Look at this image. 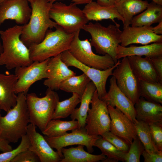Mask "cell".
Returning a JSON list of instances; mask_svg holds the SVG:
<instances>
[{"mask_svg":"<svg viewBox=\"0 0 162 162\" xmlns=\"http://www.w3.org/2000/svg\"><path fill=\"white\" fill-rule=\"evenodd\" d=\"M49 2H54L56 1H60L63 0H47ZM74 2L75 4L77 5L88 4L92 1L93 0H71Z\"/></svg>","mask_w":162,"mask_h":162,"instance_id":"44","label":"cell"},{"mask_svg":"<svg viewBox=\"0 0 162 162\" xmlns=\"http://www.w3.org/2000/svg\"><path fill=\"white\" fill-rule=\"evenodd\" d=\"M46 72L48 77L44 80V84L53 90H59L63 81L76 74L62 61L61 54L49 58Z\"/></svg>","mask_w":162,"mask_h":162,"instance_id":"19","label":"cell"},{"mask_svg":"<svg viewBox=\"0 0 162 162\" xmlns=\"http://www.w3.org/2000/svg\"><path fill=\"white\" fill-rule=\"evenodd\" d=\"M154 142L158 150L162 151V123L149 124Z\"/></svg>","mask_w":162,"mask_h":162,"instance_id":"38","label":"cell"},{"mask_svg":"<svg viewBox=\"0 0 162 162\" xmlns=\"http://www.w3.org/2000/svg\"><path fill=\"white\" fill-rule=\"evenodd\" d=\"M152 30L153 32L157 34H162V21L159 23L157 26L152 27Z\"/></svg>","mask_w":162,"mask_h":162,"instance_id":"45","label":"cell"},{"mask_svg":"<svg viewBox=\"0 0 162 162\" xmlns=\"http://www.w3.org/2000/svg\"><path fill=\"white\" fill-rule=\"evenodd\" d=\"M99 5L104 6H115V0H97V2Z\"/></svg>","mask_w":162,"mask_h":162,"instance_id":"43","label":"cell"},{"mask_svg":"<svg viewBox=\"0 0 162 162\" xmlns=\"http://www.w3.org/2000/svg\"><path fill=\"white\" fill-rule=\"evenodd\" d=\"M9 143L7 140L0 137V151L4 152L12 150Z\"/></svg>","mask_w":162,"mask_h":162,"instance_id":"42","label":"cell"},{"mask_svg":"<svg viewBox=\"0 0 162 162\" xmlns=\"http://www.w3.org/2000/svg\"><path fill=\"white\" fill-rule=\"evenodd\" d=\"M32 9L28 22L22 25L20 39L28 48L41 42L49 29L57 24L50 19V9L53 2L47 0H28Z\"/></svg>","mask_w":162,"mask_h":162,"instance_id":"1","label":"cell"},{"mask_svg":"<svg viewBox=\"0 0 162 162\" xmlns=\"http://www.w3.org/2000/svg\"><path fill=\"white\" fill-rule=\"evenodd\" d=\"M77 120L62 121L52 119L48 123L42 133L49 136H58L63 135L68 131H73L78 128Z\"/></svg>","mask_w":162,"mask_h":162,"instance_id":"29","label":"cell"},{"mask_svg":"<svg viewBox=\"0 0 162 162\" xmlns=\"http://www.w3.org/2000/svg\"><path fill=\"white\" fill-rule=\"evenodd\" d=\"M112 76L118 88L134 105L140 97V80L133 73L128 57L122 58L113 70Z\"/></svg>","mask_w":162,"mask_h":162,"instance_id":"11","label":"cell"},{"mask_svg":"<svg viewBox=\"0 0 162 162\" xmlns=\"http://www.w3.org/2000/svg\"><path fill=\"white\" fill-rule=\"evenodd\" d=\"M151 26L123 28L121 35L120 45L126 47L132 44L143 45L151 43L162 42V35L154 34Z\"/></svg>","mask_w":162,"mask_h":162,"instance_id":"17","label":"cell"},{"mask_svg":"<svg viewBox=\"0 0 162 162\" xmlns=\"http://www.w3.org/2000/svg\"><path fill=\"white\" fill-rule=\"evenodd\" d=\"M120 27L119 24H110L105 27L98 22H90L85 25L82 29L90 34V43L96 52L102 55H109L116 64L118 61L116 49L121 43L122 32Z\"/></svg>","mask_w":162,"mask_h":162,"instance_id":"5","label":"cell"},{"mask_svg":"<svg viewBox=\"0 0 162 162\" xmlns=\"http://www.w3.org/2000/svg\"><path fill=\"white\" fill-rule=\"evenodd\" d=\"M59 100L57 93L48 88L46 91V95L42 98L38 97L35 93L27 94L26 102L29 123L42 131L52 119L56 104Z\"/></svg>","mask_w":162,"mask_h":162,"instance_id":"6","label":"cell"},{"mask_svg":"<svg viewBox=\"0 0 162 162\" xmlns=\"http://www.w3.org/2000/svg\"><path fill=\"white\" fill-rule=\"evenodd\" d=\"M110 83L108 92L100 99L107 106L118 109L134 122L136 120L134 104L118 88L113 76L110 79Z\"/></svg>","mask_w":162,"mask_h":162,"instance_id":"18","label":"cell"},{"mask_svg":"<svg viewBox=\"0 0 162 162\" xmlns=\"http://www.w3.org/2000/svg\"><path fill=\"white\" fill-rule=\"evenodd\" d=\"M62 61L68 67H74L82 71L95 85L99 98L101 99L106 94V84L108 78L112 75L115 68L120 64L117 62L112 67L105 70H100L87 66L79 62L71 55L68 50L61 54Z\"/></svg>","mask_w":162,"mask_h":162,"instance_id":"10","label":"cell"},{"mask_svg":"<svg viewBox=\"0 0 162 162\" xmlns=\"http://www.w3.org/2000/svg\"><path fill=\"white\" fill-rule=\"evenodd\" d=\"M80 31L74 34L68 50L74 57L87 66L100 70H105L113 67L115 64L112 57L108 54L100 56L95 54L88 39H80Z\"/></svg>","mask_w":162,"mask_h":162,"instance_id":"8","label":"cell"},{"mask_svg":"<svg viewBox=\"0 0 162 162\" xmlns=\"http://www.w3.org/2000/svg\"><path fill=\"white\" fill-rule=\"evenodd\" d=\"M144 162H162V152L158 153H150L145 150L142 152Z\"/></svg>","mask_w":162,"mask_h":162,"instance_id":"40","label":"cell"},{"mask_svg":"<svg viewBox=\"0 0 162 162\" xmlns=\"http://www.w3.org/2000/svg\"><path fill=\"white\" fill-rule=\"evenodd\" d=\"M144 150L143 145L137 136L130 144L129 151L126 153L124 162H140V157Z\"/></svg>","mask_w":162,"mask_h":162,"instance_id":"36","label":"cell"},{"mask_svg":"<svg viewBox=\"0 0 162 162\" xmlns=\"http://www.w3.org/2000/svg\"><path fill=\"white\" fill-rule=\"evenodd\" d=\"M96 90L95 85L91 81L88 84L81 97L79 107L76 108L70 115V118L72 120H76L77 121L78 128H85L86 119L89 108V105L94 93Z\"/></svg>","mask_w":162,"mask_h":162,"instance_id":"28","label":"cell"},{"mask_svg":"<svg viewBox=\"0 0 162 162\" xmlns=\"http://www.w3.org/2000/svg\"><path fill=\"white\" fill-rule=\"evenodd\" d=\"M156 4L162 5V0H151Z\"/></svg>","mask_w":162,"mask_h":162,"instance_id":"46","label":"cell"},{"mask_svg":"<svg viewBox=\"0 0 162 162\" xmlns=\"http://www.w3.org/2000/svg\"><path fill=\"white\" fill-rule=\"evenodd\" d=\"M49 59L41 62L33 61L28 66L15 68L14 74L18 78L14 89L16 94L23 93L27 94L33 83L47 78L46 71Z\"/></svg>","mask_w":162,"mask_h":162,"instance_id":"13","label":"cell"},{"mask_svg":"<svg viewBox=\"0 0 162 162\" xmlns=\"http://www.w3.org/2000/svg\"><path fill=\"white\" fill-rule=\"evenodd\" d=\"M127 57L133 73L140 80L160 82L151 58L136 56Z\"/></svg>","mask_w":162,"mask_h":162,"instance_id":"22","label":"cell"},{"mask_svg":"<svg viewBox=\"0 0 162 162\" xmlns=\"http://www.w3.org/2000/svg\"><path fill=\"white\" fill-rule=\"evenodd\" d=\"M86 119L85 128L90 135L101 136L109 131L110 118L107 105L98 97L97 90L93 94Z\"/></svg>","mask_w":162,"mask_h":162,"instance_id":"9","label":"cell"},{"mask_svg":"<svg viewBox=\"0 0 162 162\" xmlns=\"http://www.w3.org/2000/svg\"><path fill=\"white\" fill-rule=\"evenodd\" d=\"M26 94H18L15 106L2 116L0 113V137L10 143H16L26 134L29 123Z\"/></svg>","mask_w":162,"mask_h":162,"instance_id":"3","label":"cell"},{"mask_svg":"<svg viewBox=\"0 0 162 162\" xmlns=\"http://www.w3.org/2000/svg\"><path fill=\"white\" fill-rule=\"evenodd\" d=\"M101 136L119 150L126 153L128 151L130 144L110 131L104 132Z\"/></svg>","mask_w":162,"mask_h":162,"instance_id":"37","label":"cell"},{"mask_svg":"<svg viewBox=\"0 0 162 162\" xmlns=\"http://www.w3.org/2000/svg\"><path fill=\"white\" fill-rule=\"evenodd\" d=\"M1 110H0V111H1Z\"/></svg>","mask_w":162,"mask_h":162,"instance_id":"50","label":"cell"},{"mask_svg":"<svg viewBox=\"0 0 162 162\" xmlns=\"http://www.w3.org/2000/svg\"><path fill=\"white\" fill-rule=\"evenodd\" d=\"M107 107L110 118L109 131L130 144L137 136L134 122L117 107Z\"/></svg>","mask_w":162,"mask_h":162,"instance_id":"16","label":"cell"},{"mask_svg":"<svg viewBox=\"0 0 162 162\" xmlns=\"http://www.w3.org/2000/svg\"><path fill=\"white\" fill-rule=\"evenodd\" d=\"M6 0H0V4Z\"/></svg>","mask_w":162,"mask_h":162,"instance_id":"48","label":"cell"},{"mask_svg":"<svg viewBox=\"0 0 162 162\" xmlns=\"http://www.w3.org/2000/svg\"><path fill=\"white\" fill-rule=\"evenodd\" d=\"M36 126L30 123L28 125L26 135L30 142L29 149L34 152L40 162H60L62 158L54 151L42 135L37 132Z\"/></svg>","mask_w":162,"mask_h":162,"instance_id":"15","label":"cell"},{"mask_svg":"<svg viewBox=\"0 0 162 162\" xmlns=\"http://www.w3.org/2000/svg\"><path fill=\"white\" fill-rule=\"evenodd\" d=\"M84 147L79 145L76 147L62 148L61 151L63 158L60 162H97L102 161L106 158L102 154L94 155L87 152Z\"/></svg>","mask_w":162,"mask_h":162,"instance_id":"26","label":"cell"},{"mask_svg":"<svg viewBox=\"0 0 162 162\" xmlns=\"http://www.w3.org/2000/svg\"><path fill=\"white\" fill-rule=\"evenodd\" d=\"M136 120L148 124L162 123V106L161 104L147 100L140 97L134 104Z\"/></svg>","mask_w":162,"mask_h":162,"instance_id":"20","label":"cell"},{"mask_svg":"<svg viewBox=\"0 0 162 162\" xmlns=\"http://www.w3.org/2000/svg\"><path fill=\"white\" fill-rule=\"evenodd\" d=\"M148 4L142 0H120L115 2L117 11L124 20L123 28L130 26L134 17L145 10Z\"/></svg>","mask_w":162,"mask_h":162,"instance_id":"25","label":"cell"},{"mask_svg":"<svg viewBox=\"0 0 162 162\" xmlns=\"http://www.w3.org/2000/svg\"><path fill=\"white\" fill-rule=\"evenodd\" d=\"M134 123L137 136L143 145L145 150L150 153H158L162 152L158 150L154 142L149 125L136 119Z\"/></svg>","mask_w":162,"mask_h":162,"instance_id":"32","label":"cell"},{"mask_svg":"<svg viewBox=\"0 0 162 162\" xmlns=\"http://www.w3.org/2000/svg\"><path fill=\"white\" fill-rule=\"evenodd\" d=\"M140 97L162 104V83L140 80Z\"/></svg>","mask_w":162,"mask_h":162,"instance_id":"34","label":"cell"},{"mask_svg":"<svg viewBox=\"0 0 162 162\" xmlns=\"http://www.w3.org/2000/svg\"><path fill=\"white\" fill-rule=\"evenodd\" d=\"M18 80L15 74L0 73V110L7 112L14 107L17 96L14 91Z\"/></svg>","mask_w":162,"mask_h":162,"instance_id":"21","label":"cell"},{"mask_svg":"<svg viewBox=\"0 0 162 162\" xmlns=\"http://www.w3.org/2000/svg\"><path fill=\"white\" fill-rule=\"evenodd\" d=\"M50 18L69 34H74L82 29L89 21L82 10L74 3L67 5L57 1L52 4Z\"/></svg>","mask_w":162,"mask_h":162,"instance_id":"7","label":"cell"},{"mask_svg":"<svg viewBox=\"0 0 162 162\" xmlns=\"http://www.w3.org/2000/svg\"><path fill=\"white\" fill-rule=\"evenodd\" d=\"M3 51V47L2 44L1 43L0 40V56Z\"/></svg>","mask_w":162,"mask_h":162,"instance_id":"47","label":"cell"},{"mask_svg":"<svg viewBox=\"0 0 162 162\" xmlns=\"http://www.w3.org/2000/svg\"><path fill=\"white\" fill-rule=\"evenodd\" d=\"M120 0H115V2H117L118 1H120Z\"/></svg>","mask_w":162,"mask_h":162,"instance_id":"49","label":"cell"},{"mask_svg":"<svg viewBox=\"0 0 162 162\" xmlns=\"http://www.w3.org/2000/svg\"><path fill=\"white\" fill-rule=\"evenodd\" d=\"M91 81L90 79L83 73L67 78L61 83L59 89L68 92L76 93L81 97Z\"/></svg>","mask_w":162,"mask_h":162,"instance_id":"30","label":"cell"},{"mask_svg":"<svg viewBox=\"0 0 162 162\" xmlns=\"http://www.w3.org/2000/svg\"><path fill=\"white\" fill-rule=\"evenodd\" d=\"M82 11L88 21H96L104 19L110 20L116 25L117 23L115 20L117 19L121 20L123 24L124 20L119 14L115 6H102L97 2L92 1L86 4Z\"/></svg>","mask_w":162,"mask_h":162,"instance_id":"23","label":"cell"},{"mask_svg":"<svg viewBox=\"0 0 162 162\" xmlns=\"http://www.w3.org/2000/svg\"><path fill=\"white\" fill-rule=\"evenodd\" d=\"M22 26L15 25L4 30H0L3 51L0 56V66L8 70L28 66L33 62L29 50L20 39Z\"/></svg>","mask_w":162,"mask_h":162,"instance_id":"2","label":"cell"},{"mask_svg":"<svg viewBox=\"0 0 162 162\" xmlns=\"http://www.w3.org/2000/svg\"><path fill=\"white\" fill-rule=\"evenodd\" d=\"M81 97L72 93L71 97L63 101H58L52 117V119L64 118L71 115L81 101Z\"/></svg>","mask_w":162,"mask_h":162,"instance_id":"33","label":"cell"},{"mask_svg":"<svg viewBox=\"0 0 162 162\" xmlns=\"http://www.w3.org/2000/svg\"><path fill=\"white\" fill-rule=\"evenodd\" d=\"M151 59L158 75L159 82L162 83V56Z\"/></svg>","mask_w":162,"mask_h":162,"instance_id":"41","label":"cell"},{"mask_svg":"<svg viewBox=\"0 0 162 162\" xmlns=\"http://www.w3.org/2000/svg\"><path fill=\"white\" fill-rule=\"evenodd\" d=\"M116 53L118 60L132 56H144L150 58L161 56L162 42L140 46L131 45L129 47H124L119 44L116 49Z\"/></svg>","mask_w":162,"mask_h":162,"instance_id":"24","label":"cell"},{"mask_svg":"<svg viewBox=\"0 0 162 162\" xmlns=\"http://www.w3.org/2000/svg\"><path fill=\"white\" fill-rule=\"evenodd\" d=\"M40 160L36 154L29 149L21 152L10 162H39Z\"/></svg>","mask_w":162,"mask_h":162,"instance_id":"39","label":"cell"},{"mask_svg":"<svg viewBox=\"0 0 162 162\" xmlns=\"http://www.w3.org/2000/svg\"><path fill=\"white\" fill-rule=\"evenodd\" d=\"M21 139L20 144L16 148L0 154V162H10L20 153L29 149L30 142L27 135L23 136Z\"/></svg>","mask_w":162,"mask_h":162,"instance_id":"35","label":"cell"},{"mask_svg":"<svg viewBox=\"0 0 162 162\" xmlns=\"http://www.w3.org/2000/svg\"><path fill=\"white\" fill-rule=\"evenodd\" d=\"M94 146L98 148L102 154L107 157L102 162H124L127 153L119 150L101 136L95 141Z\"/></svg>","mask_w":162,"mask_h":162,"instance_id":"31","label":"cell"},{"mask_svg":"<svg viewBox=\"0 0 162 162\" xmlns=\"http://www.w3.org/2000/svg\"><path fill=\"white\" fill-rule=\"evenodd\" d=\"M28 0H6L0 4V27L7 20L21 26L28 22L31 14Z\"/></svg>","mask_w":162,"mask_h":162,"instance_id":"14","label":"cell"},{"mask_svg":"<svg viewBox=\"0 0 162 162\" xmlns=\"http://www.w3.org/2000/svg\"><path fill=\"white\" fill-rule=\"evenodd\" d=\"M74 34L67 33L58 25L54 31L48 29L41 42L28 47L31 59L41 62L68 50Z\"/></svg>","mask_w":162,"mask_h":162,"instance_id":"4","label":"cell"},{"mask_svg":"<svg viewBox=\"0 0 162 162\" xmlns=\"http://www.w3.org/2000/svg\"><path fill=\"white\" fill-rule=\"evenodd\" d=\"M100 136L88 135L85 128H78L70 133L67 132L61 136L52 137L45 135L44 137L50 146L56 149L62 159V149L70 146L82 145L86 147L88 152L93 153L94 144Z\"/></svg>","mask_w":162,"mask_h":162,"instance_id":"12","label":"cell"},{"mask_svg":"<svg viewBox=\"0 0 162 162\" xmlns=\"http://www.w3.org/2000/svg\"><path fill=\"white\" fill-rule=\"evenodd\" d=\"M162 21V5L152 2L146 10L135 16L131 22L132 26H151Z\"/></svg>","mask_w":162,"mask_h":162,"instance_id":"27","label":"cell"}]
</instances>
